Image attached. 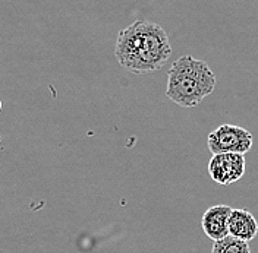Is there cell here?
Masks as SVG:
<instances>
[{"mask_svg":"<svg viewBox=\"0 0 258 253\" xmlns=\"http://www.w3.org/2000/svg\"><path fill=\"white\" fill-rule=\"evenodd\" d=\"M172 54L169 35L156 22L140 19L117 34L114 57L117 63L135 75L160 70Z\"/></svg>","mask_w":258,"mask_h":253,"instance_id":"6da1fadb","label":"cell"},{"mask_svg":"<svg viewBox=\"0 0 258 253\" xmlns=\"http://www.w3.org/2000/svg\"><path fill=\"white\" fill-rule=\"evenodd\" d=\"M214 88L216 75L211 67L189 54L180 56L167 72L166 97L180 107H197Z\"/></svg>","mask_w":258,"mask_h":253,"instance_id":"7a4b0ae2","label":"cell"},{"mask_svg":"<svg viewBox=\"0 0 258 253\" xmlns=\"http://www.w3.org/2000/svg\"><path fill=\"white\" fill-rule=\"evenodd\" d=\"M254 145V136L249 130L236 125H222L207 136V146L216 154H241L245 155Z\"/></svg>","mask_w":258,"mask_h":253,"instance_id":"3957f363","label":"cell"},{"mask_svg":"<svg viewBox=\"0 0 258 253\" xmlns=\"http://www.w3.org/2000/svg\"><path fill=\"white\" fill-rule=\"evenodd\" d=\"M245 155L241 154H216L209 161V174L220 186H229L241 180L245 174Z\"/></svg>","mask_w":258,"mask_h":253,"instance_id":"277c9868","label":"cell"},{"mask_svg":"<svg viewBox=\"0 0 258 253\" xmlns=\"http://www.w3.org/2000/svg\"><path fill=\"white\" fill-rule=\"evenodd\" d=\"M230 212H232V208L227 205L210 206L203 214V218H201V227H203L204 234L213 241L222 240L226 236H229L227 221H229Z\"/></svg>","mask_w":258,"mask_h":253,"instance_id":"5b68a950","label":"cell"},{"mask_svg":"<svg viewBox=\"0 0 258 253\" xmlns=\"http://www.w3.org/2000/svg\"><path fill=\"white\" fill-rule=\"evenodd\" d=\"M229 236L248 243L257 237L258 222L248 209H232L227 221Z\"/></svg>","mask_w":258,"mask_h":253,"instance_id":"8992f818","label":"cell"},{"mask_svg":"<svg viewBox=\"0 0 258 253\" xmlns=\"http://www.w3.org/2000/svg\"><path fill=\"white\" fill-rule=\"evenodd\" d=\"M211 253H251V247L239 238L226 236L222 240L214 241Z\"/></svg>","mask_w":258,"mask_h":253,"instance_id":"52a82bcc","label":"cell"},{"mask_svg":"<svg viewBox=\"0 0 258 253\" xmlns=\"http://www.w3.org/2000/svg\"><path fill=\"white\" fill-rule=\"evenodd\" d=\"M2 109H3V103H2V100H0V111H2Z\"/></svg>","mask_w":258,"mask_h":253,"instance_id":"ba28073f","label":"cell"},{"mask_svg":"<svg viewBox=\"0 0 258 253\" xmlns=\"http://www.w3.org/2000/svg\"><path fill=\"white\" fill-rule=\"evenodd\" d=\"M0 143H2V138H0Z\"/></svg>","mask_w":258,"mask_h":253,"instance_id":"9c48e42d","label":"cell"}]
</instances>
